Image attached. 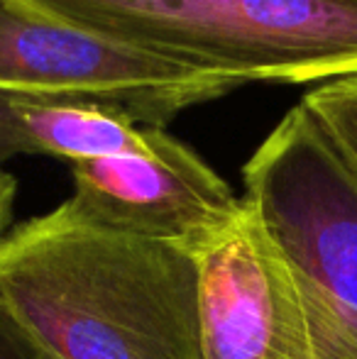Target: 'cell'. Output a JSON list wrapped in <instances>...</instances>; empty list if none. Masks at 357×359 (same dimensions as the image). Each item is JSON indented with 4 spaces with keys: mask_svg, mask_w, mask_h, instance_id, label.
<instances>
[{
    "mask_svg": "<svg viewBox=\"0 0 357 359\" xmlns=\"http://www.w3.org/2000/svg\"><path fill=\"white\" fill-rule=\"evenodd\" d=\"M0 313L44 359H203L196 257L64 203L0 235Z\"/></svg>",
    "mask_w": 357,
    "mask_h": 359,
    "instance_id": "1",
    "label": "cell"
},
{
    "mask_svg": "<svg viewBox=\"0 0 357 359\" xmlns=\"http://www.w3.org/2000/svg\"><path fill=\"white\" fill-rule=\"evenodd\" d=\"M240 83L357 76V0H20Z\"/></svg>",
    "mask_w": 357,
    "mask_h": 359,
    "instance_id": "2",
    "label": "cell"
},
{
    "mask_svg": "<svg viewBox=\"0 0 357 359\" xmlns=\"http://www.w3.org/2000/svg\"><path fill=\"white\" fill-rule=\"evenodd\" d=\"M243 198L284 252L328 359H357V156L304 100L243 166Z\"/></svg>",
    "mask_w": 357,
    "mask_h": 359,
    "instance_id": "3",
    "label": "cell"
},
{
    "mask_svg": "<svg viewBox=\"0 0 357 359\" xmlns=\"http://www.w3.org/2000/svg\"><path fill=\"white\" fill-rule=\"evenodd\" d=\"M0 88L86 95L125 108L144 128L223 98L243 83L186 67L20 0H0Z\"/></svg>",
    "mask_w": 357,
    "mask_h": 359,
    "instance_id": "4",
    "label": "cell"
},
{
    "mask_svg": "<svg viewBox=\"0 0 357 359\" xmlns=\"http://www.w3.org/2000/svg\"><path fill=\"white\" fill-rule=\"evenodd\" d=\"M72 166L69 210L90 225L167 242L198 257L243 213V196L189 144L164 133L152 151L98 156Z\"/></svg>",
    "mask_w": 357,
    "mask_h": 359,
    "instance_id": "5",
    "label": "cell"
},
{
    "mask_svg": "<svg viewBox=\"0 0 357 359\" xmlns=\"http://www.w3.org/2000/svg\"><path fill=\"white\" fill-rule=\"evenodd\" d=\"M196 271L203 359H328L294 269L245 198Z\"/></svg>",
    "mask_w": 357,
    "mask_h": 359,
    "instance_id": "6",
    "label": "cell"
},
{
    "mask_svg": "<svg viewBox=\"0 0 357 359\" xmlns=\"http://www.w3.org/2000/svg\"><path fill=\"white\" fill-rule=\"evenodd\" d=\"M162 128H144L108 100L0 88V169L15 156H54L69 164L152 151Z\"/></svg>",
    "mask_w": 357,
    "mask_h": 359,
    "instance_id": "7",
    "label": "cell"
},
{
    "mask_svg": "<svg viewBox=\"0 0 357 359\" xmlns=\"http://www.w3.org/2000/svg\"><path fill=\"white\" fill-rule=\"evenodd\" d=\"M301 100L311 105L357 156V76L316 86Z\"/></svg>",
    "mask_w": 357,
    "mask_h": 359,
    "instance_id": "8",
    "label": "cell"
},
{
    "mask_svg": "<svg viewBox=\"0 0 357 359\" xmlns=\"http://www.w3.org/2000/svg\"><path fill=\"white\" fill-rule=\"evenodd\" d=\"M0 359H44L0 313Z\"/></svg>",
    "mask_w": 357,
    "mask_h": 359,
    "instance_id": "9",
    "label": "cell"
},
{
    "mask_svg": "<svg viewBox=\"0 0 357 359\" xmlns=\"http://www.w3.org/2000/svg\"><path fill=\"white\" fill-rule=\"evenodd\" d=\"M15 196H18V181L13 174L0 169V235L10 227L15 208Z\"/></svg>",
    "mask_w": 357,
    "mask_h": 359,
    "instance_id": "10",
    "label": "cell"
}]
</instances>
